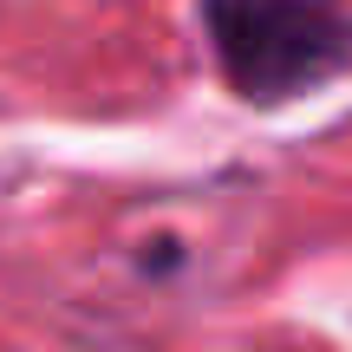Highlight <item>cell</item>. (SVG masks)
I'll list each match as a JSON object with an SVG mask.
<instances>
[{"instance_id":"cell-1","label":"cell","mask_w":352,"mask_h":352,"mask_svg":"<svg viewBox=\"0 0 352 352\" xmlns=\"http://www.w3.org/2000/svg\"><path fill=\"white\" fill-rule=\"evenodd\" d=\"M215 72L241 104H294L352 72L346 0H196Z\"/></svg>"}]
</instances>
